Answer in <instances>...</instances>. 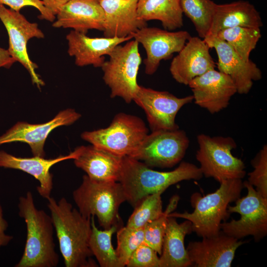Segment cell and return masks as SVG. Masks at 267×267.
I'll return each mask as SVG.
<instances>
[{
  "instance_id": "cell-7",
  "label": "cell",
  "mask_w": 267,
  "mask_h": 267,
  "mask_svg": "<svg viewBox=\"0 0 267 267\" xmlns=\"http://www.w3.org/2000/svg\"><path fill=\"white\" fill-rule=\"evenodd\" d=\"M197 140L199 147L196 158L203 176L212 178L219 183L227 179H242L245 176L244 163L231 153L237 147L233 138L201 134Z\"/></svg>"
},
{
  "instance_id": "cell-3",
  "label": "cell",
  "mask_w": 267,
  "mask_h": 267,
  "mask_svg": "<svg viewBox=\"0 0 267 267\" xmlns=\"http://www.w3.org/2000/svg\"><path fill=\"white\" fill-rule=\"evenodd\" d=\"M18 208V215L26 224L27 237L23 254L15 267H57L59 257L55 250L51 216L36 208L30 191L19 197Z\"/></svg>"
},
{
  "instance_id": "cell-28",
  "label": "cell",
  "mask_w": 267,
  "mask_h": 267,
  "mask_svg": "<svg viewBox=\"0 0 267 267\" xmlns=\"http://www.w3.org/2000/svg\"><path fill=\"white\" fill-rule=\"evenodd\" d=\"M225 41L244 60H250L251 52L262 37L260 28L236 27L219 32L216 35Z\"/></svg>"
},
{
  "instance_id": "cell-37",
  "label": "cell",
  "mask_w": 267,
  "mask_h": 267,
  "mask_svg": "<svg viewBox=\"0 0 267 267\" xmlns=\"http://www.w3.org/2000/svg\"><path fill=\"white\" fill-rule=\"evenodd\" d=\"M44 5L54 15L59 12L63 5L69 0H41Z\"/></svg>"
},
{
  "instance_id": "cell-25",
  "label": "cell",
  "mask_w": 267,
  "mask_h": 267,
  "mask_svg": "<svg viewBox=\"0 0 267 267\" xmlns=\"http://www.w3.org/2000/svg\"><path fill=\"white\" fill-rule=\"evenodd\" d=\"M193 232L192 223L186 220L178 223L176 218H168L160 255V267H187L192 266L184 247L185 236Z\"/></svg>"
},
{
  "instance_id": "cell-38",
  "label": "cell",
  "mask_w": 267,
  "mask_h": 267,
  "mask_svg": "<svg viewBox=\"0 0 267 267\" xmlns=\"http://www.w3.org/2000/svg\"><path fill=\"white\" fill-rule=\"evenodd\" d=\"M16 61L11 56L8 49L0 47V68H9Z\"/></svg>"
},
{
  "instance_id": "cell-1",
  "label": "cell",
  "mask_w": 267,
  "mask_h": 267,
  "mask_svg": "<svg viewBox=\"0 0 267 267\" xmlns=\"http://www.w3.org/2000/svg\"><path fill=\"white\" fill-rule=\"evenodd\" d=\"M60 253L66 267H95L89 247L91 218L84 217L64 198L47 199Z\"/></svg>"
},
{
  "instance_id": "cell-22",
  "label": "cell",
  "mask_w": 267,
  "mask_h": 267,
  "mask_svg": "<svg viewBox=\"0 0 267 267\" xmlns=\"http://www.w3.org/2000/svg\"><path fill=\"white\" fill-rule=\"evenodd\" d=\"M138 0H100L104 13L103 35L124 38L147 26L137 14Z\"/></svg>"
},
{
  "instance_id": "cell-15",
  "label": "cell",
  "mask_w": 267,
  "mask_h": 267,
  "mask_svg": "<svg viewBox=\"0 0 267 267\" xmlns=\"http://www.w3.org/2000/svg\"><path fill=\"white\" fill-rule=\"evenodd\" d=\"M188 86L194 103L211 114L226 108L237 89L229 76L215 69L191 81Z\"/></svg>"
},
{
  "instance_id": "cell-2",
  "label": "cell",
  "mask_w": 267,
  "mask_h": 267,
  "mask_svg": "<svg viewBox=\"0 0 267 267\" xmlns=\"http://www.w3.org/2000/svg\"><path fill=\"white\" fill-rule=\"evenodd\" d=\"M203 176L199 167L189 162H182L171 171L160 172L151 169L140 161L124 156L119 182L126 201L134 208L149 195L164 192L182 180H199Z\"/></svg>"
},
{
  "instance_id": "cell-27",
  "label": "cell",
  "mask_w": 267,
  "mask_h": 267,
  "mask_svg": "<svg viewBox=\"0 0 267 267\" xmlns=\"http://www.w3.org/2000/svg\"><path fill=\"white\" fill-rule=\"evenodd\" d=\"M91 224L89 247L99 266L121 267L111 242L112 235L119 227L113 225L108 229L100 230L95 225L94 217H91Z\"/></svg>"
},
{
  "instance_id": "cell-20",
  "label": "cell",
  "mask_w": 267,
  "mask_h": 267,
  "mask_svg": "<svg viewBox=\"0 0 267 267\" xmlns=\"http://www.w3.org/2000/svg\"><path fill=\"white\" fill-rule=\"evenodd\" d=\"M100 0H69L56 14L52 26L85 34L89 30L103 31L104 13Z\"/></svg>"
},
{
  "instance_id": "cell-11",
  "label": "cell",
  "mask_w": 267,
  "mask_h": 267,
  "mask_svg": "<svg viewBox=\"0 0 267 267\" xmlns=\"http://www.w3.org/2000/svg\"><path fill=\"white\" fill-rule=\"evenodd\" d=\"M0 19L8 36L7 49L16 62L21 64L29 73L32 82L40 88L44 82L36 73L37 65L30 58L27 52V43L31 39H42L44 35L38 24L29 21L19 11L7 8L0 4Z\"/></svg>"
},
{
  "instance_id": "cell-4",
  "label": "cell",
  "mask_w": 267,
  "mask_h": 267,
  "mask_svg": "<svg viewBox=\"0 0 267 267\" xmlns=\"http://www.w3.org/2000/svg\"><path fill=\"white\" fill-rule=\"evenodd\" d=\"M216 191L202 196L193 193L190 203L194 208L192 213H171L168 217L181 218L192 223L193 232L202 238L217 235L221 225L229 218L227 207L240 197L244 187L242 179L225 180Z\"/></svg>"
},
{
  "instance_id": "cell-12",
  "label": "cell",
  "mask_w": 267,
  "mask_h": 267,
  "mask_svg": "<svg viewBox=\"0 0 267 267\" xmlns=\"http://www.w3.org/2000/svg\"><path fill=\"white\" fill-rule=\"evenodd\" d=\"M193 100V96L178 97L167 91L139 86L134 99L145 112L152 131L178 129L176 117L179 110Z\"/></svg>"
},
{
  "instance_id": "cell-29",
  "label": "cell",
  "mask_w": 267,
  "mask_h": 267,
  "mask_svg": "<svg viewBox=\"0 0 267 267\" xmlns=\"http://www.w3.org/2000/svg\"><path fill=\"white\" fill-rule=\"evenodd\" d=\"M182 13L193 24L198 37L208 34L217 3L211 0H179Z\"/></svg>"
},
{
  "instance_id": "cell-19",
  "label": "cell",
  "mask_w": 267,
  "mask_h": 267,
  "mask_svg": "<svg viewBox=\"0 0 267 267\" xmlns=\"http://www.w3.org/2000/svg\"><path fill=\"white\" fill-rule=\"evenodd\" d=\"M66 39L68 53L74 57L77 66L101 67L105 61V55H108L117 45L133 38L131 36L124 38H92L72 30L66 35Z\"/></svg>"
},
{
  "instance_id": "cell-9",
  "label": "cell",
  "mask_w": 267,
  "mask_h": 267,
  "mask_svg": "<svg viewBox=\"0 0 267 267\" xmlns=\"http://www.w3.org/2000/svg\"><path fill=\"white\" fill-rule=\"evenodd\" d=\"M243 185L247 190L246 196L237 199L234 206L227 207L229 214L238 213L240 218L222 222L221 230L238 239L252 236L258 242L267 234V198L263 197L247 180L243 182Z\"/></svg>"
},
{
  "instance_id": "cell-14",
  "label": "cell",
  "mask_w": 267,
  "mask_h": 267,
  "mask_svg": "<svg viewBox=\"0 0 267 267\" xmlns=\"http://www.w3.org/2000/svg\"><path fill=\"white\" fill-rule=\"evenodd\" d=\"M210 48H214L218 56V70L230 77L237 93L246 94L254 82L262 78V72L251 59L245 61L224 41L217 36H207L204 39Z\"/></svg>"
},
{
  "instance_id": "cell-16",
  "label": "cell",
  "mask_w": 267,
  "mask_h": 267,
  "mask_svg": "<svg viewBox=\"0 0 267 267\" xmlns=\"http://www.w3.org/2000/svg\"><path fill=\"white\" fill-rule=\"evenodd\" d=\"M81 117L74 109H67L44 123L31 124L18 122L0 136V145L13 142H25L30 146L34 156L44 157V147L50 132L57 127L73 124Z\"/></svg>"
},
{
  "instance_id": "cell-5",
  "label": "cell",
  "mask_w": 267,
  "mask_h": 267,
  "mask_svg": "<svg viewBox=\"0 0 267 267\" xmlns=\"http://www.w3.org/2000/svg\"><path fill=\"white\" fill-rule=\"evenodd\" d=\"M72 195L80 213L86 218L96 216L103 229L122 226L119 210L126 198L119 181H97L84 175Z\"/></svg>"
},
{
  "instance_id": "cell-8",
  "label": "cell",
  "mask_w": 267,
  "mask_h": 267,
  "mask_svg": "<svg viewBox=\"0 0 267 267\" xmlns=\"http://www.w3.org/2000/svg\"><path fill=\"white\" fill-rule=\"evenodd\" d=\"M148 134V129L139 117L124 113L117 114L105 128L81 134L92 145L121 156L132 157Z\"/></svg>"
},
{
  "instance_id": "cell-13",
  "label": "cell",
  "mask_w": 267,
  "mask_h": 267,
  "mask_svg": "<svg viewBox=\"0 0 267 267\" xmlns=\"http://www.w3.org/2000/svg\"><path fill=\"white\" fill-rule=\"evenodd\" d=\"M145 49L146 57L143 60L145 73L154 74L162 60H167L184 46L191 35L186 31H169L148 26L131 35Z\"/></svg>"
},
{
  "instance_id": "cell-21",
  "label": "cell",
  "mask_w": 267,
  "mask_h": 267,
  "mask_svg": "<svg viewBox=\"0 0 267 267\" xmlns=\"http://www.w3.org/2000/svg\"><path fill=\"white\" fill-rule=\"evenodd\" d=\"M75 150V165L85 171L90 178L101 181H119L124 156L92 144L81 146Z\"/></svg>"
},
{
  "instance_id": "cell-35",
  "label": "cell",
  "mask_w": 267,
  "mask_h": 267,
  "mask_svg": "<svg viewBox=\"0 0 267 267\" xmlns=\"http://www.w3.org/2000/svg\"><path fill=\"white\" fill-rule=\"evenodd\" d=\"M0 4L7 5L16 11L25 6H33L39 11L40 19L53 22L56 18V16L45 7L41 0H0Z\"/></svg>"
},
{
  "instance_id": "cell-17",
  "label": "cell",
  "mask_w": 267,
  "mask_h": 267,
  "mask_svg": "<svg viewBox=\"0 0 267 267\" xmlns=\"http://www.w3.org/2000/svg\"><path fill=\"white\" fill-rule=\"evenodd\" d=\"M246 241L240 240L222 231L216 235L190 242L186 248L192 265L196 267H230L236 251Z\"/></svg>"
},
{
  "instance_id": "cell-31",
  "label": "cell",
  "mask_w": 267,
  "mask_h": 267,
  "mask_svg": "<svg viewBox=\"0 0 267 267\" xmlns=\"http://www.w3.org/2000/svg\"><path fill=\"white\" fill-rule=\"evenodd\" d=\"M179 199L178 195H174L170 199L169 204L162 215L148 222L144 226V243L155 250L159 255L162 252L168 216L177 208Z\"/></svg>"
},
{
  "instance_id": "cell-6",
  "label": "cell",
  "mask_w": 267,
  "mask_h": 267,
  "mask_svg": "<svg viewBox=\"0 0 267 267\" xmlns=\"http://www.w3.org/2000/svg\"><path fill=\"white\" fill-rule=\"evenodd\" d=\"M139 44L130 40L115 47L101 67L103 80L111 90L110 97H119L131 103L138 91L137 78L142 62Z\"/></svg>"
},
{
  "instance_id": "cell-36",
  "label": "cell",
  "mask_w": 267,
  "mask_h": 267,
  "mask_svg": "<svg viewBox=\"0 0 267 267\" xmlns=\"http://www.w3.org/2000/svg\"><path fill=\"white\" fill-rule=\"evenodd\" d=\"M7 227L8 223L4 218L3 209L0 204V249L7 245L13 238L12 236L6 234Z\"/></svg>"
},
{
  "instance_id": "cell-32",
  "label": "cell",
  "mask_w": 267,
  "mask_h": 267,
  "mask_svg": "<svg viewBox=\"0 0 267 267\" xmlns=\"http://www.w3.org/2000/svg\"><path fill=\"white\" fill-rule=\"evenodd\" d=\"M144 227L132 228L121 226L117 230V257L121 267L126 266L132 254L144 242Z\"/></svg>"
},
{
  "instance_id": "cell-18",
  "label": "cell",
  "mask_w": 267,
  "mask_h": 267,
  "mask_svg": "<svg viewBox=\"0 0 267 267\" xmlns=\"http://www.w3.org/2000/svg\"><path fill=\"white\" fill-rule=\"evenodd\" d=\"M210 49L203 39L191 36L170 64L169 70L173 78L188 86L194 78L215 69L216 65Z\"/></svg>"
},
{
  "instance_id": "cell-33",
  "label": "cell",
  "mask_w": 267,
  "mask_h": 267,
  "mask_svg": "<svg viewBox=\"0 0 267 267\" xmlns=\"http://www.w3.org/2000/svg\"><path fill=\"white\" fill-rule=\"evenodd\" d=\"M254 170L248 173V182L267 198V145H264L251 161Z\"/></svg>"
},
{
  "instance_id": "cell-34",
  "label": "cell",
  "mask_w": 267,
  "mask_h": 267,
  "mask_svg": "<svg viewBox=\"0 0 267 267\" xmlns=\"http://www.w3.org/2000/svg\"><path fill=\"white\" fill-rule=\"evenodd\" d=\"M153 248L143 242L133 252L128 267H160V258Z\"/></svg>"
},
{
  "instance_id": "cell-30",
  "label": "cell",
  "mask_w": 267,
  "mask_h": 267,
  "mask_svg": "<svg viewBox=\"0 0 267 267\" xmlns=\"http://www.w3.org/2000/svg\"><path fill=\"white\" fill-rule=\"evenodd\" d=\"M163 192L159 191L145 197L134 208L126 226L132 228H141L161 216L163 213L161 198Z\"/></svg>"
},
{
  "instance_id": "cell-10",
  "label": "cell",
  "mask_w": 267,
  "mask_h": 267,
  "mask_svg": "<svg viewBox=\"0 0 267 267\" xmlns=\"http://www.w3.org/2000/svg\"><path fill=\"white\" fill-rule=\"evenodd\" d=\"M189 142L186 133L179 128L152 131L131 157L149 167L172 168L183 159Z\"/></svg>"
},
{
  "instance_id": "cell-26",
  "label": "cell",
  "mask_w": 267,
  "mask_h": 267,
  "mask_svg": "<svg viewBox=\"0 0 267 267\" xmlns=\"http://www.w3.org/2000/svg\"><path fill=\"white\" fill-rule=\"evenodd\" d=\"M137 14L145 22L156 20L166 30L174 31L183 25L179 0H138Z\"/></svg>"
},
{
  "instance_id": "cell-24",
  "label": "cell",
  "mask_w": 267,
  "mask_h": 267,
  "mask_svg": "<svg viewBox=\"0 0 267 267\" xmlns=\"http://www.w3.org/2000/svg\"><path fill=\"white\" fill-rule=\"evenodd\" d=\"M263 25L260 13L248 1L217 4L207 36H215L222 30L236 27L261 28Z\"/></svg>"
},
{
  "instance_id": "cell-23",
  "label": "cell",
  "mask_w": 267,
  "mask_h": 267,
  "mask_svg": "<svg viewBox=\"0 0 267 267\" xmlns=\"http://www.w3.org/2000/svg\"><path fill=\"white\" fill-rule=\"evenodd\" d=\"M76 154L75 149L68 155L47 159L34 156L30 158L16 157L4 150H0V167L21 170L34 177L40 182V185L37 187V191L47 200L51 197L53 188V176L50 173V168L61 161L74 159Z\"/></svg>"
}]
</instances>
